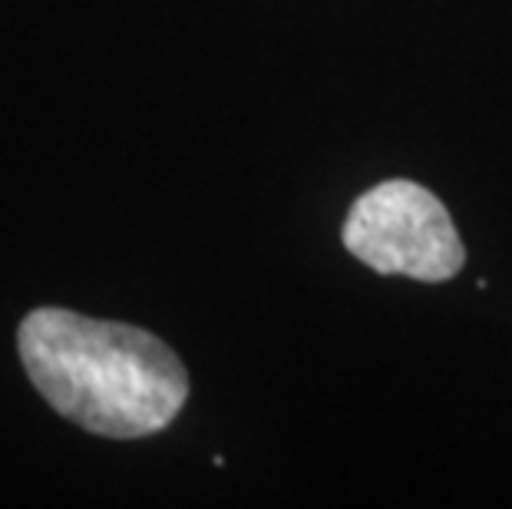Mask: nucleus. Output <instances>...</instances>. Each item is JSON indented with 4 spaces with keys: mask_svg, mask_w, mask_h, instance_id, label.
<instances>
[{
    "mask_svg": "<svg viewBox=\"0 0 512 509\" xmlns=\"http://www.w3.org/2000/svg\"><path fill=\"white\" fill-rule=\"evenodd\" d=\"M344 245L380 275L450 281L466 262L463 238L446 205L413 179H387L357 196L344 219Z\"/></svg>",
    "mask_w": 512,
    "mask_h": 509,
    "instance_id": "nucleus-2",
    "label": "nucleus"
},
{
    "mask_svg": "<svg viewBox=\"0 0 512 509\" xmlns=\"http://www.w3.org/2000/svg\"><path fill=\"white\" fill-rule=\"evenodd\" d=\"M30 384L60 417L113 440L166 430L189 400V374L166 341L136 324L34 308L17 328Z\"/></svg>",
    "mask_w": 512,
    "mask_h": 509,
    "instance_id": "nucleus-1",
    "label": "nucleus"
}]
</instances>
